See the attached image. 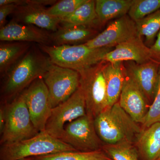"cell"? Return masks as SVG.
<instances>
[{
    "label": "cell",
    "instance_id": "9",
    "mask_svg": "<svg viewBox=\"0 0 160 160\" xmlns=\"http://www.w3.org/2000/svg\"><path fill=\"white\" fill-rule=\"evenodd\" d=\"M60 139L82 152L100 150L102 142L96 131L94 119L87 114L67 124Z\"/></svg>",
    "mask_w": 160,
    "mask_h": 160
},
{
    "label": "cell",
    "instance_id": "22",
    "mask_svg": "<svg viewBox=\"0 0 160 160\" xmlns=\"http://www.w3.org/2000/svg\"><path fill=\"white\" fill-rule=\"evenodd\" d=\"M31 43L15 42L0 45V72L5 76L31 47Z\"/></svg>",
    "mask_w": 160,
    "mask_h": 160
},
{
    "label": "cell",
    "instance_id": "29",
    "mask_svg": "<svg viewBox=\"0 0 160 160\" xmlns=\"http://www.w3.org/2000/svg\"><path fill=\"white\" fill-rule=\"evenodd\" d=\"M19 5L17 4H8L0 6V27L6 25V18L9 15L12 14Z\"/></svg>",
    "mask_w": 160,
    "mask_h": 160
},
{
    "label": "cell",
    "instance_id": "10",
    "mask_svg": "<svg viewBox=\"0 0 160 160\" xmlns=\"http://www.w3.org/2000/svg\"><path fill=\"white\" fill-rule=\"evenodd\" d=\"M22 93L32 121L38 131H44L51 114L48 88L42 78L35 80Z\"/></svg>",
    "mask_w": 160,
    "mask_h": 160
},
{
    "label": "cell",
    "instance_id": "15",
    "mask_svg": "<svg viewBox=\"0 0 160 160\" xmlns=\"http://www.w3.org/2000/svg\"><path fill=\"white\" fill-rule=\"evenodd\" d=\"M0 40L6 42H36L49 45L50 34L33 25L20 24L12 20L0 29Z\"/></svg>",
    "mask_w": 160,
    "mask_h": 160
},
{
    "label": "cell",
    "instance_id": "14",
    "mask_svg": "<svg viewBox=\"0 0 160 160\" xmlns=\"http://www.w3.org/2000/svg\"><path fill=\"white\" fill-rule=\"evenodd\" d=\"M151 60L149 47L138 35L116 46L106 55L103 61L110 63L133 62L142 64Z\"/></svg>",
    "mask_w": 160,
    "mask_h": 160
},
{
    "label": "cell",
    "instance_id": "23",
    "mask_svg": "<svg viewBox=\"0 0 160 160\" xmlns=\"http://www.w3.org/2000/svg\"><path fill=\"white\" fill-rule=\"evenodd\" d=\"M34 160H113L102 150L66 151L36 157Z\"/></svg>",
    "mask_w": 160,
    "mask_h": 160
},
{
    "label": "cell",
    "instance_id": "12",
    "mask_svg": "<svg viewBox=\"0 0 160 160\" xmlns=\"http://www.w3.org/2000/svg\"><path fill=\"white\" fill-rule=\"evenodd\" d=\"M118 103L133 121L142 124L149 110V102L127 70Z\"/></svg>",
    "mask_w": 160,
    "mask_h": 160
},
{
    "label": "cell",
    "instance_id": "3",
    "mask_svg": "<svg viewBox=\"0 0 160 160\" xmlns=\"http://www.w3.org/2000/svg\"><path fill=\"white\" fill-rule=\"evenodd\" d=\"M48 55L51 62L79 72L102 62L106 55L114 48H92L84 44L75 45H38Z\"/></svg>",
    "mask_w": 160,
    "mask_h": 160
},
{
    "label": "cell",
    "instance_id": "31",
    "mask_svg": "<svg viewBox=\"0 0 160 160\" xmlns=\"http://www.w3.org/2000/svg\"><path fill=\"white\" fill-rule=\"evenodd\" d=\"M6 122V111L5 108H1L0 110V132H2Z\"/></svg>",
    "mask_w": 160,
    "mask_h": 160
},
{
    "label": "cell",
    "instance_id": "4",
    "mask_svg": "<svg viewBox=\"0 0 160 160\" xmlns=\"http://www.w3.org/2000/svg\"><path fill=\"white\" fill-rule=\"evenodd\" d=\"M78 151L59 139L40 132L33 137L3 145L1 160H20L66 151Z\"/></svg>",
    "mask_w": 160,
    "mask_h": 160
},
{
    "label": "cell",
    "instance_id": "1",
    "mask_svg": "<svg viewBox=\"0 0 160 160\" xmlns=\"http://www.w3.org/2000/svg\"><path fill=\"white\" fill-rule=\"evenodd\" d=\"M39 47L32 46L5 76L2 94L5 99L18 96L37 79L42 78L52 62Z\"/></svg>",
    "mask_w": 160,
    "mask_h": 160
},
{
    "label": "cell",
    "instance_id": "5",
    "mask_svg": "<svg viewBox=\"0 0 160 160\" xmlns=\"http://www.w3.org/2000/svg\"><path fill=\"white\" fill-rule=\"evenodd\" d=\"M5 111L6 122L1 134L3 145L27 139L39 132L32 121L22 92L5 107Z\"/></svg>",
    "mask_w": 160,
    "mask_h": 160
},
{
    "label": "cell",
    "instance_id": "27",
    "mask_svg": "<svg viewBox=\"0 0 160 160\" xmlns=\"http://www.w3.org/2000/svg\"><path fill=\"white\" fill-rule=\"evenodd\" d=\"M87 0H62L57 1L54 5L47 8L49 14L60 19L71 14Z\"/></svg>",
    "mask_w": 160,
    "mask_h": 160
},
{
    "label": "cell",
    "instance_id": "28",
    "mask_svg": "<svg viewBox=\"0 0 160 160\" xmlns=\"http://www.w3.org/2000/svg\"><path fill=\"white\" fill-rule=\"evenodd\" d=\"M160 122V68L159 83L155 97L149 106V110L142 123L143 126L147 128L154 123Z\"/></svg>",
    "mask_w": 160,
    "mask_h": 160
},
{
    "label": "cell",
    "instance_id": "30",
    "mask_svg": "<svg viewBox=\"0 0 160 160\" xmlns=\"http://www.w3.org/2000/svg\"><path fill=\"white\" fill-rule=\"evenodd\" d=\"M157 39L152 46L149 47L151 60L160 64V31L157 36Z\"/></svg>",
    "mask_w": 160,
    "mask_h": 160
},
{
    "label": "cell",
    "instance_id": "20",
    "mask_svg": "<svg viewBox=\"0 0 160 160\" xmlns=\"http://www.w3.org/2000/svg\"><path fill=\"white\" fill-rule=\"evenodd\" d=\"M60 20L61 24L64 26H85L95 29L101 26L94 0H87L73 13Z\"/></svg>",
    "mask_w": 160,
    "mask_h": 160
},
{
    "label": "cell",
    "instance_id": "7",
    "mask_svg": "<svg viewBox=\"0 0 160 160\" xmlns=\"http://www.w3.org/2000/svg\"><path fill=\"white\" fill-rule=\"evenodd\" d=\"M48 88L52 109L66 102L80 86L78 71L52 63L42 77Z\"/></svg>",
    "mask_w": 160,
    "mask_h": 160
},
{
    "label": "cell",
    "instance_id": "13",
    "mask_svg": "<svg viewBox=\"0 0 160 160\" xmlns=\"http://www.w3.org/2000/svg\"><path fill=\"white\" fill-rule=\"evenodd\" d=\"M126 62L127 66L125 67L128 73L136 82L148 102L152 103L158 88L160 64L152 60L142 64Z\"/></svg>",
    "mask_w": 160,
    "mask_h": 160
},
{
    "label": "cell",
    "instance_id": "18",
    "mask_svg": "<svg viewBox=\"0 0 160 160\" xmlns=\"http://www.w3.org/2000/svg\"><path fill=\"white\" fill-rule=\"evenodd\" d=\"M98 32L93 28L82 26L62 25L56 31L50 33L52 43L55 46L75 45L84 43L95 37Z\"/></svg>",
    "mask_w": 160,
    "mask_h": 160
},
{
    "label": "cell",
    "instance_id": "6",
    "mask_svg": "<svg viewBox=\"0 0 160 160\" xmlns=\"http://www.w3.org/2000/svg\"><path fill=\"white\" fill-rule=\"evenodd\" d=\"M105 62L79 72L80 86L86 100V114L94 119L108 108L106 80L103 68Z\"/></svg>",
    "mask_w": 160,
    "mask_h": 160
},
{
    "label": "cell",
    "instance_id": "11",
    "mask_svg": "<svg viewBox=\"0 0 160 160\" xmlns=\"http://www.w3.org/2000/svg\"><path fill=\"white\" fill-rule=\"evenodd\" d=\"M138 35L135 22L126 15L118 18L101 33L83 44L92 48H114Z\"/></svg>",
    "mask_w": 160,
    "mask_h": 160
},
{
    "label": "cell",
    "instance_id": "2",
    "mask_svg": "<svg viewBox=\"0 0 160 160\" xmlns=\"http://www.w3.org/2000/svg\"><path fill=\"white\" fill-rule=\"evenodd\" d=\"M94 124L100 140L109 145L137 142L143 131L118 102L98 115Z\"/></svg>",
    "mask_w": 160,
    "mask_h": 160
},
{
    "label": "cell",
    "instance_id": "25",
    "mask_svg": "<svg viewBox=\"0 0 160 160\" xmlns=\"http://www.w3.org/2000/svg\"><path fill=\"white\" fill-rule=\"evenodd\" d=\"M160 9V0H134L128 15L135 22L142 19Z\"/></svg>",
    "mask_w": 160,
    "mask_h": 160
},
{
    "label": "cell",
    "instance_id": "33",
    "mask_svg": "<svg viewBox=\"0 0 160 160\" xmlns=\"http://www.w3.org/2000/svg\"><path fill=\"white\" fill-rule=\"evenodd\" d=\"M160 160V157H159V158H158V160Z\"/></svg>",
    "mask_w": 160,
    "mask_h": 160
},
{
    "label": "cell",
    "instance_id": "24",
    "mask_svg": "<svg viewBox=\"0 0 160 160\" xmlns=\"http://www.w3.org/2000/svg\"><path fill=\"white\" fill-rule=\"evenodd\" d=\"M135 23L138 34L141 37L145 36L147 45L150 47L160 31V9Z\"/></svg>",
    "mask_w": 160,
    "mask_h": 160
},
{
    "label": "cell",
    "instance_id": "19",
    "mask_svg": "<svg viewBox=\"0 0 160 160\" xmlns=\"http://www.w3.org/2000/svg\"><path fill=\"white\" fill-rule=\"evenodd\" d=\"M137 144L145 160H158L160 157V122L152 124L142 132Z\"/></svg>",
    "mask_w": 160,
    "mask_h": 160
},
{
    "label": "cell",
    "instance_id": "21",
    "mask_svg": "<svg viewBox=\"0 0 160 160\" xmlns=\"http://www.w3.org/2000/svg\"><path fill=\"white\" fill-rule=\"evenodd\" d=\"M134 0H96L95 9L101 26L109 20L129 12Z\"/></svg>",
    "mask_w": 160,
    "mask_h": 160
},
{
    "label": "cell",
    "instance_id": "16",
    "mask_svg": "<svg viewBox=\"0 0 160 160\" xmlns=\"http://www.w3.org/2000/svg\"><path fill=\"white\" fill-rule=\"evenodd\" d=\"M12 20L18 23L31 25L55 32L61 24V20L48 13L45 7L31 4L19 5L12 13Z\"/></svg>",
    "mask_w": 160,
    "mask_h": 160
},
{
    "label": "cell",
    "instance_id": "8",
    "mask_svg": "<svg viewBox=\"0 0 160 160\" xmlns=\"http://www.w3.org/2000/svg\"><path fill=\"white\" fill-rule=\"evenodd\" d=\"M86 115V100L82 89L80 86L69 99L52 109L45 131L60 139L67 124Z\"/></svg>",
    "mask_w": 160,
    "mask_h": 160
},
{
    "label": "cell",
    "instance_id": "26",
    "mask_svg": "<svg viewBox=\"0 0 160 160\" xmlns=\"http://www.w3.org/2000/svg\"><path fill=\"white\" fill-rule=\"evenodd\" d=\"M105 152L113 160H139L136 149L132 143H122L104 146Z\"/></svg>",
    "mask_w": 160,
    "mask_h": 160
},
{
    "label": "cell",
    "instance_id": "17",
    "mask_svg": "<svg viewBox=\"0 0 160 160\" xmlns=\"http://www.w3.org/2000/svg\"><path fill=\"white\" fill-rule=\"evenodd\" d=\"M106 80L108 108L118 102L126 78V69L123 62H105L103 68Z\"/></svg>",
    "mask_w": 160,
    "mask_h": 160
},
{
    "label": "cell",
    "instance_id": "32",
    "mask_svg": "<svg viewBox=\"0 0 160 160\" xmlns=\"http://www.w3.org/2000/svg\"><path fill=\"white\" fill-rule=\"evenodd\" d=\"M20 160H34V158H27L23 159Z\"/></svg>",
    "mask_w": 160,
    "mask_h": 160
}]
</instances>
